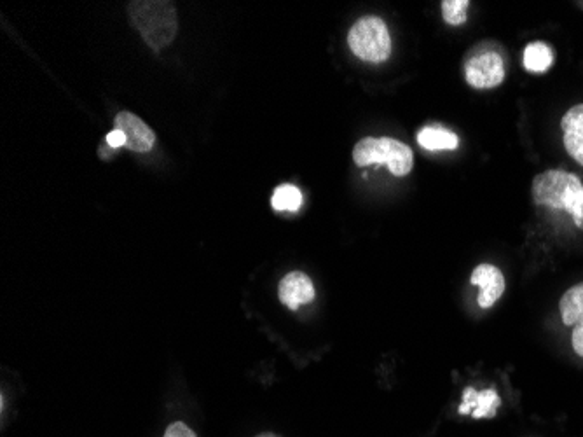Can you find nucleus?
<instances>
[{
    "instance_id": "f8f14e48",
    "label": "nucleus",
    "mask_w": 583,
    "mask_h": 437,
    "mask_svg": "<svg viewBox=\"0 0 583 437\" xmlns=\"http://www.w3.org/2000/svg\"><path fill=\"white\" fill-rule=\"evenodd\" d=\"M559 312L566 326H578L583 322V282L564 292L559 301Z\"/></svg>"
},
{
    "instance_id": "39448f33",
    "label": "nucleus",
    "mask_w": 583,
    "mask_h": 437,
    "mask_svg": "<svg viewBox=\"0 0 583 437\" xmlns=\"http://www.w3.org/2000/svg\"><path fill=\"white\" fill-rule=\"evenodd\" d=\"M465 79L475 90H493L505 81V62L496 49L475 46L465 60Z\"/></svg>"
},
{
    "instance_id": "423d86ee",
    "label": "nucleus",
    "mask_w": 583,
    "mask_h": 437,
    "mask_svg": "<svg viewBox=\"0 0 583 437\" xmlns=\"http://www.w3.org/2000/svg\"><path fill=\"white\" fill-rule=\"evenodd\" d=\"M315 285L302 271H290L278 285V298L290 310H299L315 299Z\"/></svg>"
},
{
    "instance_id": "1a4fd4ad",
    "label": "nucleus",
    "mask_w": 583,
    "mask_h": 437,
    "mask_svg": "<svg viewBox=\"0 0 583 437\" xmlns=\"http://www.w3.org/2000/svg\"><path fill=\"white\" fill-rule=\"evenodd\" d=\"M500 397L494 390H477L468 387L463 392V404L460 406L461 415L472 413L474 418H493L496 411L500 408Z\"/></svg>"
},
{
    "instance_id": "f257e3e1",
    "label": "nucleus",
    "mask_w": 583,
    "mask_h": 437,
    "mask_svg": "<svg viewBox=\"0 0 583 437\" xmlns=\"http://www.w3.org/2000/svg\"><path fill=\"white\" fill-rule=\"evenodd\" d=\"M531 195L536 207L564 210L575 226L583 229V182L577 175L564 170H547L536 175Z\"/></svg>"
},
{
    "instance_id": "2eb2a0df",
    "label": "nucleus",
    "mask_w": 583,
    "mask_h": 437,
    "mask_svg": "<svg viewBox=\"0 0 583 437\" xmlns=\"http://www.w3.org/2000/svg\"><path fill=\"white\" fill-rule=\"evenodd\" d=\"M561 128L564 133H580L583 135V104L573 105L570 111L561 119Z\"/></svg>"
},
{
    "instance_id": "aec40b11",
    "label": "nucleus",
    "mask_w": 583,
    "mask_h": 437,
    "mask_svg": "<svg viewBox=\"0 0 583 437\" xmlns=\"http://www.w3.org/2000/svg\"><path fill=\"white\" fill-rule=\"evenodd\" d=\"M257 437H282V436H278V434H273V432H264V434H261V436Z\"/></svg>"
},
{
    "instance_id": "ddd939ff",
    "label": "nucleus",
    "mask_w": 583,
    "mask_h": 437,
    "mask_svg": "<svg viewBox=\"0 0 583 437\" xmlns=\"http://www.w3.org/2000/svg\"><path fill=\"white\" fill-rule=\"evenodd\" d=\"M302 202L304 198H302L301 189L295 188L292 184H283L275 189L271 198V207L276 212H297L301 210Z\"/></svg>"
},
{
    "instance_id": "9d476101",
    "label": "nucleus",
    "mask_w": 583,
    "mask_h": 437,
    "mask_svg": "<svg viewBox=\"0 0 583 437\" xmlns=\"http://www.w3.org/2000/svg\"><path fill=\"white\" fill-rule=\"evenodd\" d=\"M554 62H556V53L547 42H529L528 46L524 48L522 63H524V69L531 72V74L549 72Z\"/></svg>"
},
{
    "instance_id": "4468645a",
    "label": "nucleus",
    "mask_w": 583,
    "mask_h": 437,
    "mask_svg": "<svg viewBox=\"0 0 583 437\" xmlns=\"http://www.w3.org/2000/svg\"><path fill=\"white\" fill-rule=\"evenodd\" d=\"M440 6L447 25L458 27L467 21V9L470 6L468 0H444Z\"/></svg>"
},
{
    "instance_id": "9b49d317",
    "label": "nucleus",
    "mask_w": 583,
    "mask_h": 437,
    "mask_svg": "<svg viewBox=\"0 0 583 437\" xmlns=\"http://www.w3.org/2000/svg\"><path fill=\"white\" fill-rule=\"evenodd\" d=\"M419 146L426 151H456L460 146V139L456 133L439 126H426L418 133Z\"/></svg>"
},
{
    "instance_id": "f03ea898",
    "label": "nucleus",
    "mask_w": 583,
    "mask_h": 437,
    "mask_svg": "<svg viewBox=\"0 0 583 437\" xmlns=\"http://www.w3.org/2000/svg\"><path fill=\"white\" fill-rule=\"evenodd\" d=\"M131 23L154 51L168 46L177 34V13L172 2L138 0L128 4Z\"/></svg>"
},
{
    "instance_id": "a211bd4d",
    "label": "nucleus",
    "mask_w": 583,
    "mask_h": 437,
    "mask_svg": "<svg viewBox=\"0 0 583 437\" xmlns=\"http://www.w3.org/2000/svg\"><path fill=\"white\" fill-rule=\"evenodd\" d=\"M105 142L109 144V147L112 149H117V147H126V137H124V133L121 130H117L114 128V132H110L107 137H105Z\"/></svg>"
},
{
    "instance_id": "20e7f679",
    "label": "nucleus",
    "mask_w": 583,
    "mask_h": 437,
    "mask_svg": "<svg viewBox=\"0 0 583 437\" xmlns=\"http://www.w3.org/2000/svg\"><path fill=\"white\" fill-rule=\"evenodd\" d=\"M348 46L364 62H386L391 55L390 30L378 16H364L350 28Z\"/></svg>"
},
{
    "instance_id": "dca6fc26",
    "label": "nucleus",
    "mask_w": 583,
    "mask_h": 437,
    "mask_svg": "<svg viewBox=\"0 0 583 437\" xmlns=\"http://www.w3.org/2000/svg\"><path fill=\"white\" fill-rule=\"evenodd\" d=\"M563 144L566 153L570 154L571 158L583 167V135L571 132L564 133Z\"/></svg>"
},
{
    "instance_id": "7ed1b4c3",
    "label": "nucleus",
    "mask_w": 583,
    "mask_h": 437,
    "mask_svg": "<svg viewBox=\"0 0 583 437\" xmlns=\"http://www.w3.org/2000/svg\"><path fill=\"white\" fill-rule=\"evenodd\" d=\"M353 161L357 167L385 165L395 177H405L414 168V153L407 144L391 137H365L353 149Z\"/></svg>"
},
{
    "instance_id": "6e6552de",
    "label": "nucleus",
    "mask_w": 583,
    "mask_h": 437,
    "mask_svg": "<svg viewBox=\"0 0 583 437\" xmlns=\"http://www.w3.org/2000/svg\"><path fill=\"white\" fill-rule=\"evenodd\" d=\"M116 128L126 137V147L135 153L151 151L156 135L142 119L131 112H119L116 116Z\"/></svg>"
},
{
    "instance_id": "f3484780",
    "label": "nucleus",
    "mask_w": 583,
    "mask_h": 437,
    "mask_svg": "<svg viewBox=\"0 0 583 437\" xmlns=\"http://www.w3.org/2000/svg\"><path fill=\"white\" fill-rule=\"evenodd\" d=\"M163 437H198L194 434L193 429L189 425L184 424V422H175V424L170 425L166 429L165 436Z\"/></svg>"
},
{
    "instance_id": "6ab92c4d",
    "label": "nucleus",
    "mask_w": 583,
    "mask_h": 437,
    "mask_svg": "<svg viewBox=\"0 0 583 437\" xmlns=\"http://www.w3.org/2000/svg\"><path fill=\"white\" fill-rule=\"evenodd\" d=\"M571 345L575 348L580 357H583V322H580L575 331H573V336H571Z\"/></svg>"
},
{
    "instance_id": "0eeeda50",
    "label": "nucleus",
    "mask_w": 583,
    "mask_h": 437,
    "mask_svg": "<svg viewBox=\"0 0 583 437\" xmlns=\"http://www.w3.org/2000/svg\"><path fill=\"white\" fill-rule=\"evenodd\" d=\"M470 284L479 287L481 292L477 301H479V306L486 310L496 305V301L505 292V277L500 268H496L493 264H479L470 277Z\"/></svg>"
}]
</instances>
